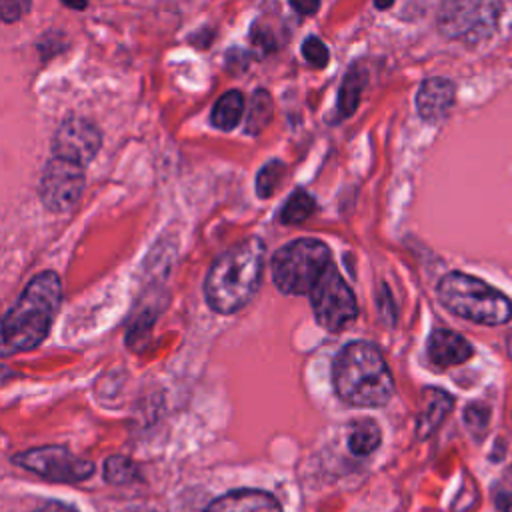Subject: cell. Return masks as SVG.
<instances>
[{"instance_id": "6da1fadb", "label": "cell", "mask_w": 512, "mask_h": 512, "mask_svg": "<svg viewBox=\"0 0 512 512\" xmlns=\"http://www.w3.org/2000/svg\"><path fill=\"white\" fill-rule=\"evenodd\" d=\"M266 260V244L250 236L214 258L204 278V298L218 314H234L244 308L260 288Z\"/></svg>"}, {"instance_id": "7a4b0ae2", "label": "cell", "mask_w": 512, "mask_h": 512, "mask_svg": "<svg viewBox=\"0 0 512 512\" xmlns=\"http://www.w3.org/2000/svg\"><path fill=\"white\" fill-rule=\"evenodd\" d=\"M332 384L340 400L358 408L384 406L394 394V378L380 348L366 340L348 342L338 352Z\"/></svg>"}, {"instance_id": "3957f363", "label": "cell", "mask_w": 512, "mask_h": 512, "mask_svg": "<svg viewBox=\"0 0 512 512\" xmlns=\"http://www.w3.org/2000/svg\"><path fill=\"white\" fill-rule=\"evenodd\" d=\"M62 302V282L52 270L36 274L2 320L4 344L24 352L40 346Z\"/></svg>"}, {"instance_id": "277c9868", "label": "cell", "mask_w": 512, "mask_h": 512, "mask_svg": "<svg viewBox=\"0 0 512 512\" xmlns=\"http://www.w3.org/2000/svg\"><path fill=\"white\" fill-rule=\"evenodd\" d=\"M436 294L448 312L476 324L500 326L512 318V300L504 292L464 272L442 276Z\"/></svg>"}, {"instance_id": "5b68a950", "label": "cell", "mask_w": 512, "mask_h": 512, "mask_svg": "<svg viewBox=\"0 0 512 512\" xmlns=\"http://www.w3.org/2000/svg\"><path fill=\"white\" fill-rule=\"evenodd\" d=\"M330 248L316 238H296L272 254V280L282 294H310L330 266Z\"/></svg>"}, {"instance_id": "8992f818", "label": "cell", "mask_w": 512, "mask_h": 512, "mask_svg": "<svg viewBox=\"0 0 512 512\" xmlns=\"http://www.w3.org/2000/svg\"><path fill=\"white\" fill-rule=\"evenodd\" d=\"M308 296L316 322L328 332H342L358 318L356 296L334 262H330Z\"/></svg>"}, {"instance_id": "52a82bcc", "label": "cell", "mask_w": 512, "mask_h": 512, "mask_svg": "<svg viewBox=\"0 0 512 512\" xmlns=\"http://www.w3.org/2000/svg\"><path fill=\"white\" fill-rule=\"evenodd\" d=\"M500 10L498 2H444L438 10V30L448 38L480 44L492 36Z\"/></svg>"}, {"instance_id": "ba28073f", "label": "cell", "mask_w": 512, "mask_h": 512, "mask_svg": "<svg viewBox=\"0 0 512 512\" xmlns=\"http://www.w3.org/2000/svg\"><path fill=\"white\" fill-rule=\"evenodd\" d=\"M12 462L52 482H82L94 474V464L74 456L64 446H40L12 456Z\"/></svg>"}, {"instance_id": "9c48e42d", "label": "cell", "mask_w": 512, "mask_h": 512, "mask_svg": "<svg viewBox=\"0 0 512 512\" xmlns=\"http://www.w3.org/2000/svg\"><path fill=\"white\" fill-rule=\"evenodd\" d=\"M84 190V168L62 158H50L42 170L38 194L52 212H64L76 206Z\"/></svg>"}, {"instance_id": "30bf717a", "label": "cell", "mask_w": 512, "mask_h": 512, "mask_svg": "<svg viewBox=\"0 0 512 512\" xmlns=\"http://www.w3.org/2000/svg\"><path fill=\"white\" fill-rule=\"evenodd\" d=\"M100 144L102 134L88 118L68 116L54 132L52 156L84 168L98 154Z\"/></svg>"}, {"instance_id": "8fae6325", "label": "cell", "mask_w": 512, "mask_h": 512, "mask_svg": "<svg viewBox=\"0 0 512 512\" xmlns=\"http://www.w3.org/2000/svg\"><path fill=\"white\" fill-rule=\"evenodd\" d=\"M456 100V86L448 78H426L416 92V110L422 120L436 124L442 122L452 110Z\"/></svg>"}, {"instance_id": "7c38bea8", "label": "cell", "mask_w": 512, "mask_h": 512, "mask_svg": "<svg viewBox=\"0 0 512 512\" xmlns=\"http://www.w3.org/2000/svg\"><path fill=\"white\" fill-rule=\"evenodd\" d=\"M426 354L434 366L452 368V366L464 364L468 358H472L474 348L462 334H458L450 328H436L428 336Z\"/></svg>"}, {"instance_id": "4fadbf2b", "label": "cell", "mask_w": 512, "mask_h": 512, "mask_svg": "<svg viewBox=\"0 0 512 512\" xmlns=\"http://www.w3.org/2000/svg\"><path fill=\"white\" fill-rule=\"evenodd\" d=\"M206 512H282V506L262 490H232L210 502Z\"/></svg>"}, {"instance_id": "5bb4252c", "label": "cell", "mask_w": 512, "mask_h": 512, "mask_svg": "<svg viewBox=\"0 0 512 512\" xmlns=\"http://www.w3.org/2000/svg\"><path fill=\"white\" fill-rule=\"evenodd\" d=\"M452 406H454V400L448 392H444L440 388H426L424 398H422V410L416 420L418 438L430 436L450 414Z\"/></svg>"}, {"instance_id": "9a60e30c", "label": "cell", "mask_w": 512, "mask_h": 512, "mask_svg": "<svg viewBox=\"0 0 512 512\" xmlns=\"http://www.w3.org/2000/svg\"><path fill=\"white\" fill-rule=\"evenodd\" d=\"M242 114H244V96H242V92L240 90H228L214 102L210 122H212L214 128L230 132L238 126Z\"/></svg>"}, {"instance_id": "2e32d148", "label": "cell", "mask_w": 512, "mask_h": 512, "mask_svg": "<svg viewBox=\"0 0 512 512\" xmlns=\"http://www.w3.org/2000/svg\"><path fill=\"white\" fill-rule=\"evenodd\" d=\"M364 84H366V74L360 66H354L346 72V76L340 84V90H338V116L340 118H348L358 108Z\"/></svg>"}, {"instance_id": "e0dca14e", "label": "cell", "mask_w": 512, "mask_h": 512, "mask_svg": "<svg viewBox=\"0 0 512 512\" xmlns=\"http://www.w3.org/2000/svg\"><path fill=\"white\" fill-rule=\"evenodd\" d=\"M382 440V432L374 420H358L348 434V448L356 456L372 454Z\"/></svg>"}, {"instance_id": "ac0fdd59", "label": "cell", "mask_w": 512, "mask_h": 512, "mask_svg": "<svg viewBox=\"0 0 512 512\" xmlns=\"http://www.w3.org/2000/svg\"><path fill=\"white\" fill-rule=\"evenodd\" d=\"M316 212V200L302 188L294 190L280 210V222L286 226H300Z\"/></svg>"}, {"instance_id": "d6986e66", "label": "cell", "mask_w": 512, "mask_h": 512, "mask_svg": "<svg viewBox=\"0 0 512 512\" xmlns=\"http://www.w3.org/2000/svg\"><path fill=\"white\" fill-rule=\"evenodd\" d=\"M272 110V96L266 90H256L246 112V132L252 136L260 134L272 120Z\"/></svg>"}, {"instance_id": "ffe728a7", "label": "cell", "mask_w": 512, "mask_h": 512, "mask_svg": "<svg viewBox=\"0 0 512 512\" xmlns=\"http://www.w3.org/2000/svg\"><path fill=\"white\" fill-rule=\"evenodd\" d=\"M140 478L138 466L128 456H110L104 462V480L114 486H126Z\"/></svg>"}, {"instance_id": "44dd1931", "label": "cell", "mask_w": 512, "mask_h": 512, "mask_svg": "<svg viewBox=\"0 0 512 512\" xmlns=\"http://www.w3.org/2000/svg\"><path fill=\"white\" fill-rule=\"evenodd\" d=\"M284 174H286V164L282 160H270L266 162L258 174H256V180H254V188H256V194L260 198H270L278 186L282 184L284 180Z\"/></svg>"}, {"instance_id": "7402d4cb", "label": "cell", "mask_w": 512, "mask_h": 512, "mask_svg": "<svg viewBox=\"0 0 512 512\" xmlns=\"http://www.w3.org/2000/svg\"><path fill=\"white\" fill-rule=\"evenodd\" d=\"M304 60L314 66V68H324L330 60V52L326 48V44L318 38V36H308L304 42H302V48H300Z\"/></svg>"}, {"instance_id": "603a6c76", "label": "cell", "mask_w": 512, "mask_h": 512, "mask_svg": "<svg viewBox=\"0 0 512 512\" xmlns=\"http://www.w3.org/2000/svg\"><path fill=\"white\" fill-rule=\"evenodd\" d=\"M464 422L468 426V430L480 438L484 434V430L488 428V422H490V410L488 406L480 404V402H474V404H468L466 410H464Z\"/></svg>"}, {"instance_id": "cb8c5ba5", "label": "cell", "mask_w": 512, "mask_h": 512, "mask_svg": "<svg viewBox=\"0 0 512 512\" xmlns=\"http://www.w3.org/2000/svg\"><path fill=\"white\" fill-rule=\"evenodd\" d=\"M0 10H2V20L4 22H14V20L22 18L30 10V2H26V0H16V2L2 0L0 2Z\"/></svg>"}, {"instance_id": "d4e9b609", "label": "cell", "mask_w": 512, "mask_h": 512, "mask_svg": "<svg viewBox=\"0 0 512 512\" xmlns=\"http://www.w3.org/2000/svg\"><path fill=\"white\" fill-rule=\"evenodd\" d=\"M290 6L298 12V14H304V16H308V14H314L318 8H320V4L318 2H310V4H298V2H290Z\"/></svg>"}, {"instance_id": "484cf974", "label": "cell", "mask_w": 512, "mask_h": 512, "mask_svg": "<svg viewBox=\"0 0 512 512\" xmlns=\"http://www.w3.org/2000/svg\"><path fill=\"white\" fill-rule=\"evenodd\" d=\"M46 512H76V510H72V508H66V506H52V508H48Z\"/></svg>"}, {"instance_id": "4316f807", "label": "cell", "mask_w": 512, "mask_h": 512, "mask_svg": "<svg viewBox=\"0 0 512 512\" xmlns=\"http://www.w3.org/2000/svg\"><path fill=\"white\" fill-rule=\"evenodd\" d=\"M64 6H68V8H74V10H84L86 8V4L82 2V4H72V2H64Z\"/></svg>"}, {"instance_id": "83f0119b", "label": "cell", "mask_w": 512, "mask_h": 512, "mask_svg": "<svg viewBox=\"0 0 512 512\" xmlns=\"http://www.w3.org/2000/svg\"><path fill=\"white\" fill-rule=\"evenodd\" d=\"M374 6H376V8H380V10H384V8H392L394 4H392V2H386V4H378V2H376Z\"/></svg>"}]
</instances>
